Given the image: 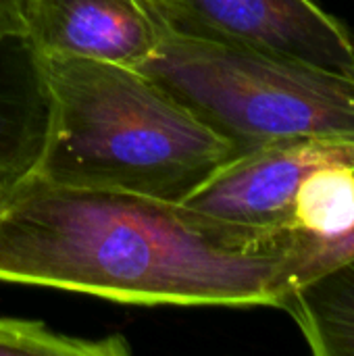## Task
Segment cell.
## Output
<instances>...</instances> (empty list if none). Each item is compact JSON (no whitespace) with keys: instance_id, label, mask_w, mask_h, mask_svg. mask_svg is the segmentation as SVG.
<instances>
[{"instance_id":"7","label":"cell","mask_w":354,"mask_h":356,"mask_svg":"<svg viewBox=\"0 0 354 356\" xmlns=\"http://www.w3.org/2000/svg\"><path fill=\"white\" fill-rule=\"evenodd\" d=\"M48 123L42 60L25 31L0 29V173L17 179L40 156Z\"/></svg>"},{"instance_id":"6","label":"cell","mask_w":354,"mask_h":356,"mask_svg":"<svg viewBox=\"0 0 354 356\" xmlns=\"http://www.w3.org/2000/svg\"><path fill=\"white\" fill-rule=\"evenodd\" d=\"M23 31L40 56L140 67L156 48L159 19L144 0H25Z\"/></svg>"},{"instance_id":"1","label":"cell","mask_w":354,"mask_h":356,"mask_svg":"<svg viewBox=\"0 0 354 356\" xmlns=\"http://www.w3.org/2000/svg\"><path fill=\"white\" fill-rule=\"evenodd\" d=\"M286 238L29 171L0 196V282L142 307L277 309Z\"/></svg>"},{"instance_id":"9","label":"cell","mask_w":354,"mask_h":356,"mask_svg":"<svg viewBox=\"0 0 354 356\" xmlns=\"http://www.w3.org/2000/svg\"><path fill=\"white\" fill-rule=\"evenodd\" d=\"M354 227V167L325 165L307 175L294 196L288 232L332 238Z\"/></svg>"},{"instance_id":"2","label":"cell","mask_w":354,"mask_h":356,"mask_svg":"<svg viewBox=\"0 0 354 356\" xmlns=\"http://www.w3.org/2000/svg\"><path fill=\"white\" fill-rule=\"evenodd\" d=\"M48 123L40 179L165 200L188 196L238 146L138 67L40 56Z\"/></svg>"},{"instance_id":"11","label":"cell","mask_w":354,"mask_h":356,"mask_svg":"<svg viewBox=\"0 0 354 356\" xmlns=\"http://www.w3.org/2000/svg\"><path fill=\"white\" fill-rule=\"evenodd\" d=\"M354 259V227L332 238L288 232L282 269V298L303 284ZM280 298V302H282ZM280 307V305H277Z\"/></svg>"},{"instance_id":"3","label":"cell","mask_w":354,"mask_h":356,"mask_svg":"<svg viewBox=\"0 0 354 356\" xmlns=\"http://www.w3.org/2000/svg\"><path fill=\"white\" fill-rule=\"evenodd\" d=\"M138 69L238 150L292 138H354L353 75L177 31L161 19L156 48Z\"/></svg>"},{"instance_id":"10","label":"cell","mask_w":354,"mask_h":356,"mask_svg":"<svg viewBox=\"0 0 354 356\" xmlns=\"http://www.w3.org/2000/svg\"><path fill=\"white\" fill-rule=\"evenodd\" d=\"M129 344L121 336L83 340L58 334L40 321L0 317V356H127Z\"/></svg>"},{"instance_id":"5","label":"cell","mask_w":354,"mask_h":356,"mask_svg":"<svg viewBox=\"0 0 354 356\" xmlns=\"http://www.w3.org/2000/svg\"><path fill=\"white\" fill-rule=\"evenodd\" d=\"M353 165L354 138H292L238 150L179 202L257 234H284L307 175L325 165Z\"/></svg>"},{"instance_id":"8","label":"cell","mask_w":354,"mask_h":356,"mask_svg":"<svg viewBox=\"0 0 354 356\" xmlns=\"http://www.w3.org/2000/svg\"><path fill=\"white\" fill-rule=\"evenodd\" d=\"M311 353L354 356V259L303 284L280 302Z\"/></svg>"},{"instance_id":"4","label":"cell","mask_w":354,"mask_h":356,"mask_svg":"<svg viewBox=\"0 0 354 356\" xmlns=\"http://www.w3.org/2000/svg\"><path fill=\"white\" fill-rule=\"evenodd\" d=\"M169 27L354 77V31L319 0H144Z\"/></svg>"},{"instance_id":"12","label":"cell","mask_w":354,"mask_h":356,"mask_svg":"<svg viewBox=\"0 0 354 356\" xmlns=\"http://www.w3.org/2000/svg\"><path fill=\"white\" fill-rule=\"evenodd\" d=\"M25 0H0V29L23 31Z\"/></svg>"},{"instance_id":"13","label":"cell","mask_w":354,"mask_h":356,"mask_svg":"<svg viewBox=\"0 0 354 356\" xmlns=\"http://www.w3.org/2000/svg\"><path fill=\"white\" fill-rule=\"evenodd\" d=\"M10 181H15V179L8 177V175H4V173H0V196H2V192L6 190V186H8Z\"/></svg>"}]
</instances>
